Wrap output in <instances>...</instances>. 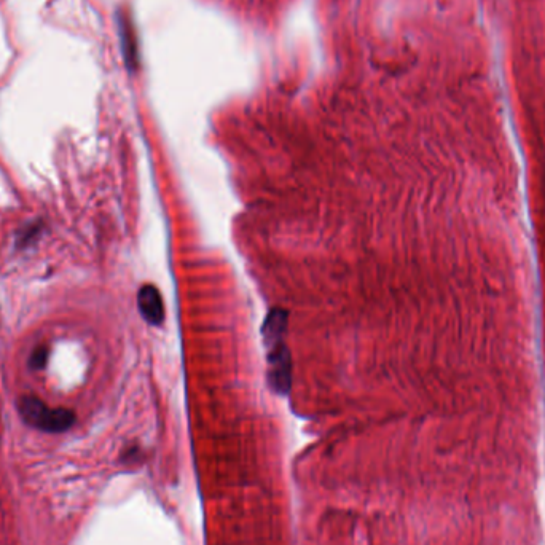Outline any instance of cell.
Returning <instances> with one entry per match:
<instances>
[{
  "label": "cell",
  "instance_id": "cell-1",
  "mask_svg": "<svg viewBox=\"0 0 545 545\" xmlns=\"http://www.w3.org/2000/svg\"><path fill=\"white\" fill-rule=\"evenodd\" d=\"M286 332V313L275 310L268 316L263 334L267 338L270 353H268V365H270L271 386L279 394H286L291 386V357L287 353L283 343V335Z\"/></svg>",
  "mask_w": 545,
  "mask_h": 545
},
{
  "label": "cell",
  "instance_id": "cell-2",
  "mask_svg": "<svg viewBox=\"0 0 545 545\" xmlns=\"http://www.w3.org/2000/svg\"><path fill=\"white\" fill-rule=\"evenodd\" d=\"M18 410L24 423L42 432L59 434V432L69 431L75 423L74 412L66 408L47 407L37 397H23L18 404Z\"/></svg>",
  "mask_w": 545,
  "mask_h": 545
},
{
  "label": "cell",
  "instance_id": "cell-3",
  "mask_svg": "<svg viewBox=\"0 0 545 545\" xmlns=\"http://www.w3.org/2000/svg\"><path fill=\"white\" fill-rule=\"evenodd\" d=\"M138 306L142 318L149 322L150 326H160L165 319V308L161 300L160 292L155 286H144L138 294Z\"/></svg>",
  "mask_w": 545,
  "mask_h": 545
},
{
  "label": "cell",
  "instance_id": "cell-4",
  "mask_svg": "<svg viewBox=\"0 0 545 545\" xmlns=\"http://www.w3.org/2000/svg\"><path fill=\"white\" fill-rule=\"evenodd\" d=\"M120 29H122L123 51H125L126 63L136 64V47H134V36L130 28V23L123 20L120 23Z\"/></svg>",
  "mask_w": 545,
  "mask_h": 545
},
{
  "label": "cell",
  "instance_id": "cell-5",
  "mask_svg": "<svg viewBox=\"0 0 545 545\" xmlns=\"http://www.w3.org/2000/svg\"><path fill=\"white\" fill-rule=\"evenodd\" d=\"M48 361V349L45 346L34 349V353L29 357V367L32 370H42Z\"/></svg>",
  "mask_w": 545,
  "mask_h": 545
}]
</instances>
